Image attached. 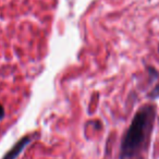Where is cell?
Masks as SVG:
<instances>
[{
	"label": "cell",
	"instance_id": "obj_1",
	"mask_svg": "<svg viewBox=\"0 0 159 159\" xmlns=\"http://www.w3.org/2000/svg\"><path fill=\"white\" fill-rule=\"evenodd\" d=\"M156 117L157 107L154 102L137 109L121 139L119 159H147Z\"/></svg>",
	"mask_w": 159,
	"mask_h": 159
},
{
	"label": "cell",
	"instance_id": "obj_2",
	"mask_svg": "<svg viewBox=\"0 0 159 159\" xmlns=\"http://www.w3.org/2000/svg\"><path fill=\"white\" fill-rule=\"evenodd\" d=\"M36 135L37 134L35 133V134H33V135H25V136L21 137V139L12 146L11 149L2 157V159H16L19 155L23 152V149L33 141V137L36 136Z\"/></svg>",
	"mask_w": 159,
	"mask_h": 159
},
{
	"label": "cell",
	"instance_id": "obj_3",
	"mask_svg": "<svg viewBox=\"0 0 159 159\" xmlns=\"http://www.w3.org/2000/svg\"><path fill=\"white\" fill-rule=\"evenodd\" d=\"M148 98L150 99H156V98H159V83L152 89L150 93H148Z\"/></svg>",
	"mask_w": 159,
	"mask_h": 159
},
{
	"label": "cell",
	"instance_id": "obj_4",
	"mask_svg": "<svg viewBox=\"0 0 159 159\" xmlns=\"http://www.w3.org/2000/svg\"><path fill=\"white\" fill-rule=\"evenodd\" d=\"M5 118V108L1 104H0V120H2Z\"/></svg>",
	"mask_w": 159,
	"mask_h": 159
},
{
	"label": "cell",
	"instance_id": "obj_5",
	"mask_svg": "<svg viewBox=\"0 0 159 159\" xmlns=\"http://www.w3.org/2000/svg\"><path fill=\"white\" fill-rule=\"evenodd\" d=\"M158 52H159V45H158Z\"/></svg>",
	"mask_w": 159,
	"mask_h": 159
}]
</instances>
